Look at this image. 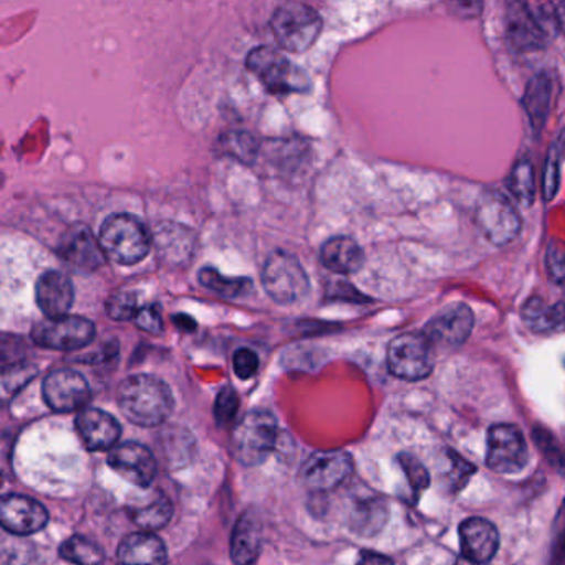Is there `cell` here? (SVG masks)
I'll return each instance as SVG.
<instances>
[{"label": "cell", "instance_id": "1", "mask_svg": "<svg viewBox=\"0 0 565 565\" xmlns=\"http://www.w3.org/2000/svg\"><path fill=\"white\" fill-rule=\"evenodd\" d=\"M118 405L135 425L158 426L173 412L174 398L163 380L153 375H134L121 382Z\"/></svg>", "mask_w": 565, "mask_h": 565}, {"label": "cell", "instance_id": "2", "mask_svg": "<svg viewBox=\"0 0 565 565\" xmlns=\"http://www.w3.org/2000/svg\"><path fill=\"white\" fill-rule=\"evenodd\" d=\"M246 67L270 94H306L310 78L299 65L290 62L282 52L269 45H260L249 52Z\"/></svg>", "mask_w": 565, "mask_h": 565}, {"label": "cell", "instance_id": "3", "mask_svg": "<svg viewBox=\"0 0 565 565\" xmlns=\"http://www.w3.org/2000/svg\"><path fill=\"white\" fill-rule=\"evenodd\" d=\"M105 256L120 266H134L148 256L151 236L147 226L131 214H111L100 230Z\"/></svg>", "mask_w": 565, "mask_h": 565}, {"label": "cell", "instance_id": "4", "mask_svg": "<svg viewBox=\"0 0 565 565\" xmlns=\"http://www.w3.org/2000/svg\"><path fill=\"white\" fill-rule=\"evenodd\" d=\"M270 31L284 51L302 54L316 44L322 32V18L310 6L287 2L274 11Z\"/></svg>", "mask_w": 565, "mask_h": 565}, {"label": "cell", "instance_id": "5", "mask_svg": "<svg viewBox=\"0 0 565 565\" xmlns=\"http://www.w3.org/2000/svg\"><path fill=\"white\" fill-rule=\"evenodd\" d=\"M263 286L267 296L280 306H292L309 294L310 282L306 269L296 254L276 250L263 267Z\"/></svg>", "mask_w": 565, "mask_h": 565}, {"label": "cell", "instance_id": "6", "mask_svg": "<svg viewBox=\"0 0 565 565\" xmlns=\"http://www.w3.org/2000/svg\"><path fill=\"white\" fill-rule=\"evenodd\" d=\"M277 443V422L266 409L247 413L233 433L231 448L237 461L257 466L266 461Z\"/></svg>", "mask_w": 565, "mask_h": 565}, {"label": "cell", "instance_id": "7", "mask_svg": "<svg viewBox=\"0 0 565 565\" xmlns=\"http://www.w3.org/2000/svg\"><path fill=\"white\" fill-rule=\"evenodd\" d=\"M386 363L396 379L419 382L435 369V347L423 332L402 333L390 343Z\"/></svg>", "mask_w": 565, "mask_h": 565}, {"label": "cell", "instance_id": "8", "mask_svg": "<svg viewBox=\"0 0 565 565\" xmlns=\"http://www.w3.org/2000/svg\"><path fill=\"white\" fill-rule=\"evenodd\" d=\"M475 216L479 230L494 246H508L521 233V216L499 191L488 190L479 196Z\"/></svg>", "mask_w": 565, "mask_h": 565}, {"label": "cell", "instance_id": "9", "mask_svg": "<svg viewBox=\"0 0 565 565\" xmlns=\"http://www.w3.org/2000/svg\"><path fill=\"white\" fill-rule=\"evenodd\" d=\"M95 339V323L85 317L65 316L35 323L32 340L44 349L74 352L84 349Z\"/></svg>", "mask_w": 565, "mask_h": 565}, {"label": "cell", "instance_id": "10", "mask_svg": "<svg viewBox=\"0 0 565 565\" xmlns=\"http://www.w3.org/2000/svg\"><path fill=\"white\" fill-rule=\"evenodd\" d=\"M527 445L521 429L508 423L491 426L488 433L489 468L501 475H514L527 465Z\"/></svg>", "mask_w": 565, "mask_h": 565}, {"label": "cell", "instance_id": "11", "mask_svg": "<svg viewBox=\"0 0 565 565\" xmlns=\"http://www.w3.org/2000/svg\"><path fill=\"white\" fill-rule=\"evenodd\" d=\"M49 408L58 413L84 409L90 402V385L82 373L71 369L55 370L49 373L42 385Z\"/></svg>", "mask_w": 565, "mask_h": 565}, {"label": "cell", "instance_id": "12", "mask_svg": "<svg viewBox=\"0 0 565 565\" xmlns=\"http://www.w3.org/2000/svg\"><path fill=\"white\" fill-rule=\"evenodd\" d=\"M57 250L65 263L82 273H94L107 260L100 239H95L90 227L85 224L68 227L58 241Z\"/></svg>", "mask_w": 565, "mask_h": 565}, {"label": "cell", "instance_id": "13", "mask_svg": "<svg viewBox=\"0 0 565 565\" xmlns=\"http://www.w3.org/2000/svg\"><path fill=\"white\" fill-rule=\"evenodd\" d=\"M475 313L465 303H452L426 323L423 333L435 347L456 349L471 335Z\"/></svg>", "mask_w": 565, "mask_h": 565}, {"label": "cell", "instance_id": "14", "mask_svg": "<svg viewBox=\"0 0 565 565\" xmlns=\"http://www.w3.org/2000/svg\"><path fill=\"white\" fill-rule=\"evenodd\" d=\"M353 472V459L345 451H317L302 466V479L309 488L330 491Z\"/></svg>", "mask_w": 565, "mask_h": 565}, {"label": "cell", "instance_id": "15", "mask_svg": "<svg viewBox=\"0 0 565 565\" xmlns=\"http://www.w3.org/2000/svg\"><path fill=\"white\" fill-rule=\"evenodd\" d=\"M0 522L15 535H31L47 525L49 512L41 502L28 495L9 494L0 504Z\"/></svg>", "mask_w": 565, "mask_h": 565}, {"label": "cell", "instance_id": "16", "mask_svg": "<svg viewBox=\"0 0 565 565\" xmlns=\"http://www.w3.org/2000/svg\"><path fill=\"white\" fill-rule=\"evenodd\" d=\"M108 465L131 484L147 488L157 476V459L147 446L140 443L117 445L108 455Z\"/></svg>", "mask_w": 565, "mask_h": 565}, {"label": "cell", "instance_id": "17", "mask_svg": "<svg viewBox=\"0 0 565 565\" xmlns=\"http://www.w3.org/2000/svg\"><path fill=\"white\" fill-rule=\"evenodd\" d=\"M35 300L45 319H61L74 306V284L61 270H47L35 284Z\"/></svg>", "mask_w": 565, "mask_h": 565}, {"label": "cell", "instance_id": "18", "mask_svg": "<svg viewBox=\"0 0 565 565\" xmlns=\"http://www.w3.org/2000/svg\"><path fill=\"white\" fill-rule=\"evenodd\" d=\"M459 541H461L462 557L476 564H488L498 554L499 532L488 519H466L459 525Z\"/></svg>", "mask_w": 565, "mask_h": 565}, {"label": "cell", "instance_id": "19", "mask_svg": "<svg viewBox=\"0 0 565 565\" xmlns=\"http://www.w3.org/2000/svg\"><path fill=\"white\" fill-rule=\"evenodd\" d=\"M78 435L92 451H105L117 446L121 435V426L110 413L104 409L85 408L77 416Z\"/></svg>", "mask_w": 565, "mask_h": 565}, {"label": "cell", "instance_id": "20", "mask_svg": "<svg viewBox=\"0 0 565 565\" xmlns=\"http://www.w3.org/2000/svg\"><path fill=\"white\" fill-rule=\"evenodd\" d=\"M509 44L518 52H535L545 45V31L529 6H509L505 24Z\"/></svg>", "mask_w": 565, "mask_h": 565}, {"label": "cell", "instance_id": "21", "mask_svg": "<svg viewBox=\"0 0 565 565\" xmlns=\"http://www.w3.org/2000/svg\"><path fill=\"white\" fill-rule=\"evenodd\" d=\"M557 97V82L551 72L542 71L529 81L525 87L522 107L531 120L534 131H541L551 115L552 105Z\"/></svg>", "mask_w": 565, "mask_h": 565}, {"label": "cell", "instance_id": "22", "mask_svg": "<svg viewBox=\"0 0 565 565\" xmlns=\"http://www.w3.org/2000/svg\"><path fill=\"white\" fill-rule=\"evenodd\" d=\"M118 558L124 565H167V545L153 532H137L124 539Z\"/></svg>", "mask_w": 565, "mask_h": 565}, {"label": "cell", "instance_id": "23", "mask_svg": "<svg viewBox=\"0 0 565 565\" xmlns=\"http://www.w3.org/2000/svg\"><path fill=\"white\" fill-rule=\"evenodd\" d=\"M320 260L326 269L342 276L359 273L365 263V254L355 239L349 236H337L320 247Z\"/></svg>", "mask_w": 565, "mask_h": 565}, {"label": "cell", "instance_id": "24", "mask_svg": "<svg viewBox=\"0 0 565 565\" xmlns=\"http://www.w3.org/2000/svg\"><path fill=\"white\" fill-rule=\"evenodd\" d=\"M522 320L535 333L565 332V303H547L542 297L525 300L521 310Z\"/></svg>", "mask_w": 565, "mask_h": 565}, {"label": "cell", "instance_id": "25", "mask_svg": "<svg viewBox=\"0 0 565 565\" xmlns=\"http://www.w3.org/2000/svg\"><path fill=\"white\" fill-rule=\"evenodd\" d=\"M263 547V531L253 514H244L231 537V558L236 565H254Z\"/></svg>", "mask_w": 565, "mask_h": 565}, {"label": "cell", "instance_id": "26", "mask_svg": "<svg viewBox=\"0 0 565 565\" xmlns=\"http://www.w3.org/2000/svg\"><path fill=\"white\" fill-rule=\"evenodd\" d=\"M198 280L204 289L211 290L223 299H243L254 290L253 280L247 277H227L213 267H203L198 274Z\"/></svg>", "mask_w": 565, "mask_h": 565}, {"label": "cell", "instance_id": "27", "mask_svg": "<svg viewBox=\"0 0 565 565\" xmlns=\"http://www.w3.org/2000/svg\"><path fill=\"white\" fill-rule=\"evenodd\" d=\"M131 521L145 532L158 531V529L164 527L173 518V504L167 495H157L151 499L148 504L138 505V508L130 509L128 511Z\"/></svg>", "mask_w": 565, "mask_h": 565}, {"label": "cell", "instance_id": "28", "mask_svg": "<svg viewBox=\"0 0 565 565\" xmlns=\"http://www.w3.org/2000/svg\"><path fill=\"white\" fill-rule=\"evenodd\" d=\"M508 188L512 196L522 206H532L535 200V173L534 164L527 157L519 158L512 167L508 178Z\"/></svg>", "mask_w": 565, "mask_h": 565}, {"label": "cell", "instance_id": "29", "mask_svg": "<svg viewBox=\"0 0 565 565\" xmlns=\"http://www.w3.org/2000/svg\"><path fill=\"white\" fill-rule=\"evenodd\" d=\"M565 151V131H561L548 148L547 161H545L544 178H542V193L544 200L552 201L561 186V164Z\"/></svg>", "mask_w": 565, "mask_h": 565}, {"label": "cell", "instance_id": "30", "mask_svg": "<svg viewBox=\"0 0 565 565\" xmlns=\"http://www.w3.org/2000/svg\"><path fill=\"white\" fill-rule=\"evenodd\" d=\"M61 555L75 565H102L105 561L102 547L82 535H74L65 541L61 547Z\"/></svg>", "mask_w": 565, "mask_h": 565}, {"label": "cell", "instance_id": "31", "mask_svg": "<svg viewBox=\"0 0 565 565\" xmlns=\"http://www.w3.org/2000/svg\"><path fill=\"white\" fill-rule=\"evenodd\" d=\"M223 150L236 158L237 161L253 163L256 160L257 151H259V143L247 131H234V134L224 135Z\"/></svg>", "mask_w": 565, "mask_h": 565}, {"label": "cell", "instance_id": "32", "mask_svg": "<svg viewBox=\"0 0 565 565\" xmlns=\"http://www.w3.org/2000/svg\"><path fill=\"white\" fill-rule=\"evenodd\" d=\"M141 307L138 306V296L131 290H117L108 297L107 303H105V310H107L108 317L118 322H125V320H135L138 310Z\"/></svg>", "mask_w": 565, "mask_h": 565}, {"label": "cell", "instance_id": "33", "mask_svg": "<svg viewBox=\"0 0 565 565\" xmlns=\"http://www.w3.org/2000/svg\"><path fill=\"white\" fill-rule=\"evenodd\" d=\"M545 269L548 279L565 292V243L561 239H551L545 253Z\"/></svg>", "mask_w": 565, "mask_h": 565}, {"label": "cell", "instance_id": "34", "mask_svg": "<svg viewBox=\"0 0 565 565\" xmlns=\"http://www.w3.org/2000/svg\"><path fill=\"white\" fill-rule=\"evenodd\" d=\"M399 465H402L403 471H405L406 479H408L409 488H412L413 495L418 499L422 492L425 491L429 486V475L426 471L425 466L419 459H416L412 455H399Z\"/></svg>", "mask_w": 565, "mask_h": 565}, {"label": "cell", "instance_id": "35", "mask_svg": "<svg viewBox=\"0 0 565 565\" xmlns=\"http://www.w3.org/2000/svg\"><path fill=\"white\" fill-rule=\"evenodd\" d=\"M237 409H239V396H237L236 390L227 388L221 390L220 395L216 398V405H214V415H216L217 423L220 425H227L236 418Z\"/></svg>", "mask_w": 565, "mask_h": 565}, {"label": "cell", "instance_id": "36", "mask_svg": "<svg viewBox=\"0 0 565 565\" xmlns=\"http://www.w3.org/2000/svg\"><path fill=\"white\" fill-rule=\"evenodd\" d=\"M234 373L241 380H249L256 375L259 370V356L249 349H239L234 353L233 359Z\"/></svg>", "mask_w": 565, "mask_h": 565}, {"label": "cell", "instance_id": "37", "mask_svg": "<svg viewBox=\"0 0 565 565\" xmlns=\"http://www.w3.org/2000/svg\"><path fill=\"white\" fill-rule=\"evenodd\" d=\"M135 323L138 329L145 330V332L158 333L163 332V317H161V309L158 306H145L138 310L137 317H135Z\"/></svg>", "mask_w": 565, "mask_h": 565}, {"label": "cell", "instance_id": "38", "mask_svg": "<svg viewBox=\"0 0 565 565\" xmlns=\"http://www.w3.org/2000/svg\"><path fill=\"white\" fill-rule=\"evenodd\" d=\"M552 565H565V502L558 512L557 521H555Z\"/></svg>", "mask_w": 565, "mask_h": 565}, {"label": "cell", "instance_id": "39", "mask_svg": "<svg viewBox=\"0 0 565 565\" xmlns=\"http://www.w3.org/2000/svg\"><path fill=\"white\" fill-rule=\"evenodd\" d=\"M356 565H395L393 564L392 558L386 557V555L376 554V552L372 551H363L360 554L359 561H356Z\"/></svg>", "mask_w": 565, "mask_h": 565}, {"label": "cell", "instance_id": "40", "mask_svg": "<svg viewBox=\"0 0 565 565\" xmlns=\"http://www.w3.org/2000/svg\"><path fill=\"white\" fill-rule=\"evenodd\" d=\"M173 322L174 326H177L178 329L183 330V332H193L198 327L193 317L186 316V313H177V316L173 317Z\"/></svg>", "mask_w": 565, "mask_h": 565}, {"label": "cell", "instance_id": "41", "mask_svg": "<svg viewBox=\"0 0 565 565\" xmlns=\"http://www.w3.org/2000/svg\"><path fill=\"white\" fill-rule=\"evenodd\" d=\"M555 21H557L558 28L565 34V2H561V4L555 6Z\"/></svg>", "mask_w": 565, "mask_h": 565}, {"label": "cell", "instance_id": "42", "mask_svg": "<svg viewBox=\"0 0 565 565\" xmlns=\"http://www.w3.org/2000/svg\"><path fill=\"white\" fill-rule=\"evenodd\" d=\"M455 565H479L466 557H459Z\"/></svg>", "mask_w": 565, "mask_h": 565}]
</instances>
